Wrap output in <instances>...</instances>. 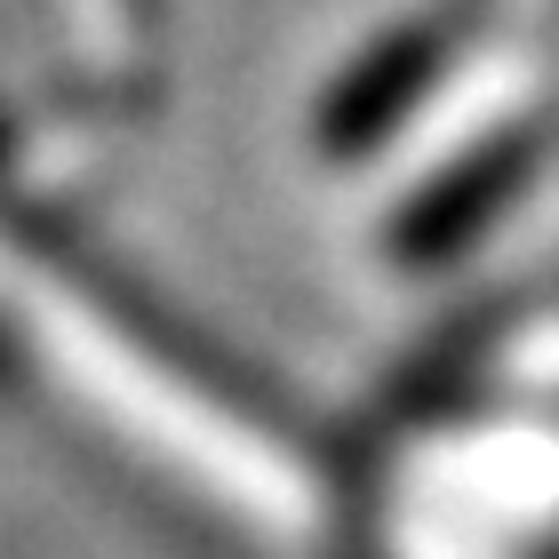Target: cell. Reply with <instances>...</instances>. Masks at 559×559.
Instances as JSON below:
<instances>
[{
  "label": "cell",
  "mask_w": 559,
  "mask_h": 559,
  "mask_svg": "<svg viewBox=\"0 0 559 559\" xmlns=\"http://www.w3.org/2000/svg\"><path fill=\"white\" fill-rule=\"evenodd\" d=\"M520 9L536 16V33H544V40H559V0H520Z\"/></svg>",
  "instance_id": "obj_1"
}]
</instances>
